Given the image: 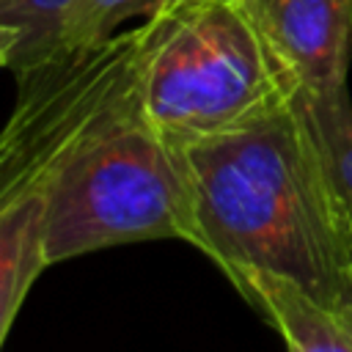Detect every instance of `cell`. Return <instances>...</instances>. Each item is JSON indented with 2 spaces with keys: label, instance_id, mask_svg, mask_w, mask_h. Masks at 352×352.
Returning a JSON list of instances; mask_svg holds the SVG:
<instances>
[{
  "label": "cell",
  "instance_id": "1",
  "mask_svg": "<svg viewBox=\"0 0 352 352\" xmlns=\"http://www.w3.org/2000/svg\"><path fill=\"white\" fill-rule=\"evenodd\" d=\"M195 242L226 278L278 275L341 314L352 275V214L297 94L239 129L179 146Z\"/></svg>",
  "mask_w": 352,
  "mask_h": 352
},
{
  "label": "cell",
  "instance_id": "2",
  "mask_svg": "<svg viewBox=\"0 0 352 352\" xmlns=\"http://www.w3.org/2000/svg\"><path fill=\"white\" fill-rule=\"evenodd\" d=\"M154 239L195 242L190 179L176 143L160 135L146 96L60 168L47 190L50 264Z\"/></svg>",
  "mask_w": 352,
  "mask_h": 352
},
{
  "label": "cell",
  "instance_id": "3",
  "mask_svg": "<svg viewBox=\"0 0 352 352\" xmlns=\"http://www.w3.org/2000/svg\"><path fill=\"white\" fill-rule=\"evenodd\" d=\"M300 94L242 0L170 8L146 74V113L176 146L258 121Z\"/></svg>",
  "mask_w": 352,
  "mask_h": 352
},
{
  "label": "cell",
  "instance_id": "4",
  "mask_svg": "<svg viewBox=\"0 0 352 352\" xmlns=\"http://www.w3.org/2000/svg\"><path fill=\"white\" fill-rule=\"evenodd\" d=\"M170 8L16 74V99L0 135V206L47 195L72 154L146 96L148 60Z\"/></svg>",
  "mask_w": 352,
  "mask_h": 352
},
{
  "label": "cell",
  "instance_id": "5",
  "mask_svg": "<svg viewBox=\"0 0 352 352\" xmlns=\"http://www.w3.org/2000/svg\"><path fill=\"white\" fill-rule=\"evenodd\" d=\"M242 6L302 94L349 91L352 0H242Z\"/></svg>",
  "mask_w": 352,
  "mask_h": 352
},
{
  "label": "cell",
  "instance_id": "6",
  "mask_svg": "<svg viewBox=\"0 0 352 352\" xmlns=\"http://www.w3.org/2000/svg\"><path fill=\"white\" fill-rule=\"evenodd\" d=\"M236 292L280 333L286 352H352V327L294 283L256 272L242 278Z\"/></svg>",
  "mask_w": 352,
  "mask_h": 352
},
{
  "label": "cell",
  "instance_id": "7",
  "mask_svg": "<svg viewBox=\"0 0 352 352\" xmlns=\"http://www.w3.org/2000/svg\"><path fill=\"white\" fill-rule=\"evenodd\" d=\"M50 267L47 250V195L0 206V341L36 283Z\"/></svg>",
  "mask_w": 352,
  "mask_h": 352
},
{
  "label": "cell",
  "instance_id": "8",
  "mask_svg": "<svg viewBox=\"0 0 352 352\" xmlns=\"http://www.w3.org/2000/svg\"><path fill=\"white\" fill-rule=\"evenodd\" d=\"M80 0H0V60L14 74L63 52Z\"/></svg>",
  "mask_w": 352,
  "mask_h": 352
},
{
  "label": "cell",
  "instance_id": "9",
  "mask_svg": "<svg viewBox=\"0 0 352 352\" xmlns=\"http://www.w3.org/2000/svg\"><path fill=\"white\" fill-rule=\"evenodd\" d=\"M300 99L330 179L352 214V96L349 91L336 96H308L300 91Z\"/></svg>",
  "mask_w": 352,
  "mask_h": 352
},
{
  "label": "cell",
  "instance_id": "10",
  "mask_svg": "<svg viewBox=\"0 0 352 352\" xmlns=\"http://www.w3.org/2000/svg\"><path fill=\"white\" fill-rule=\"evenodd\" d=\"M176 3H184V0H80L66 25L63 52L99 44L116 36L121 22L135 19V16L148 19Z\"/></svg>",
  "mask_w": 352,
  "mask_h": 352
},
{
  "label": "cell",
  "instance_id": "11",
  "mask_svg": "<svg viewBox=\"0 0 352 352\" xmlns=\"http://www.w3.org/2000/svg\"><path fill=\"white\" fill-rule=\"evenodd\" d=\"M349 327H352V275H349V286H346V294H344V305H341V314H338Z\"/></svg>",
  "mask_w": 352,
  "mask_h": 352
}]
</instances>
